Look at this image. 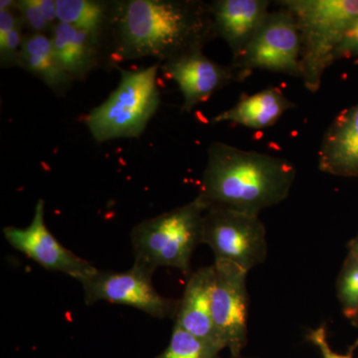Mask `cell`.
Returning a JSON list of instances; mask_svg holds the SVG:
<instances>
[{
    "label": "cell",
    "mask_w": 358,
    "mask_h": 358,
    "mask_svg": "<svg viewBox=\"0 0 358 358\" xmlns=\"http://www.w3.org/2000/svg\"><path fill=\"white\" fill-rule=\"evenodd\" d=\"M296 171L288 159L212 143L199 196L208 208L260 215L288 199Z\"/></svg>",
    "instance_id": "cell-2"
},
{
    "label": "cell",
    "mask_w": 358,
    "mask_h": 358,
    "mask_svg": "<svg viewBox=\"0 0 358 358\" xmlns=\"http://www.w3.org/2000/svg\"><path fill=\"white\" fill-rule=\"evenodd\" d=\"M319 169L331 176L358 178V103L343 110L327 129Z\"/></svg>",
    "instance_id": "cell-14"
},
{
    "label": "cell",
    "mask_w": 358,
    "mask_h": 358,
    "mask_svg": "<svg viewBox=\"0 0 358 358\" xmlns=\"http://www.w3.org/2000/svg\"><path fill=\"white\" fill-rule=\"evenodd\" d=\"M150 271L134 265L126 272L100 271L82 280L84 300L91 306L98 301L120 303L143 310L150 317H176L179 301L166 298L155 289Z\"/></svg>",
    "instance_id": "cell-8"
},
{
    "label": "cell",
    "mask_w": 358,
    "mask_h": 358,
    "mask_svg": "<svg viewBox=\"0 0 358 358\" xmlns=\"http://www.w3.org/2000/svg\"><path fill=\"white\" fill-rule=\"evenodd\" d=\"M267 0H217L209 6L216 35L225 40L237 58L263 25Z\"/></svg>",
    "instance_id": "cell-12"
},
{
    "label": "cell",
    "mask_w": 358,
    "mask_h": 358,
    "mask_svg": "<svg viewBox=\"0 0 358 358\" xmlns=\"http://www.w3.org/2000/svg\"><path fill=\"white\" fill-rule=\"evenodd\" d=\"M166 76L178 84L183 96L182 110L190 112L233 81L244 80L233 66L218 64L195 48L166 61L162 66Z\"/></svg>",
    "instance_id": "cell-11"
},
{
    "label": "cell",
    "mask_w": 358,
    "mask_h": 358,
    "mask_svg": "<svg viewBox=\"0 0 358 358\" xmlns=\"http://www.w3.org/2000/svg\"><path fill=\"white\" fill-rule=\"evenodd\" d=\"M16 9L21 13V20L29 26L35 33H43L49 29L52 25L45 20L35 0H20L16 1Z\"/></svg>",
    "instance_id": "cell-22"
},
{
    "label": "cell",
    "mask_w": 358,
    "mask_h": 358,
    "mask_svg": "<svg viewBox=\"0 0 358 358\" xmlns=\"http://www.w3.org/2000/svg\"><path fill=\"white\" fill-rule=\"evenodd\" d=\"M221 352L217 346L195 338L174 324L169 345L155 358H221Z\"/></svg>",
    "instance_id": "cell-19"
},
{
    "label": "cell",
    "mask_w": 358,
    "mask_h": 358,
    "mask_svg": "<svg viewBox=\"0 0 358 358\" xmlns=\"http://www.w3.org/2000/svg\"><path fill=\"white\" fill-rule=\"evenodd\" d=\"M213 266L211 310L214 326L225 348L229 350L230 357H241L248 341L249 272L227 261H214Z\"/></svg>",
    "instance_id": "cell-9"
},
{
    "label": "cell",
    "mask_w": 358,
    "mask_h": 358,
    "mask_svg": "<svg viewBox=\"0 0 358 358\" xmlns=\"http://www.w3.org/2000/svg\"><path fill=\"white\" fill-rule=\"evenodd\" d=\"M358 39V18L355 22L352 23V25L348 28V31H346L345 36H343V40H341V43H348V42L355 41V40Z\"/></svg>",
    "instance_id": "cell-26"
},
{
    "label": "cell",
    "mask_w": 358,
    "mask_h": 358,
    "mask_svg": "<svg viewBox=\"0 0 358 358\" xmlns=\"http://www.w3.org/2000/svg\"><path fill=\"white\" fill-rule=\"evenodd\" d=\"M20 66L55 91L72 81L59 64L52 39L43 33H34L23 38Z\"/></svg>",
    "instance_id": "cell-17"
},
{
    "label": "cell",
    "mask_w": 358,
    "mask_h": 358,
    "mask_svg": "<svg viewBox=\"0 0 358 358\" xmlns=\"http://www.w3.org/2000/svg\"><path fill=\"white\" fill-rule=\"evenodd\" d=\"M300 32L293 14L282 8L268 13L244 51L233 59V67L249 76L253 70L301 77Z\"/></svg>",
    "instance_id": "cell-7"
},
{
    "label": "cell",
    "mask_w": 358,
    "mask_h": 358,
    "mask_svg": "<svg viewBox=\"0 0 358 358\" xmlns=\"http://www.w3.org/2000/svg\"><path fill=\"white\" fill-rule=\"evenodd\" d=\"M336 292L343 313L352 320L358 313V261L350 254L339 272Z\"/></svg>",
    "instance_id": "cell-20"
},
{
    "label": "cell",
    "mask_w": 358,
    "mask_h": 358,
    "mask_svg": "<svg viewBox=\"0 0 358 358\" xmlns=\"http://www.w3.org/2000/svg\"><path fill=\"white\" fill-rule=\"evenodd\" d=\"M115 56L122 61L169 60L203 48L216 35L209 6L174 0H129L114 15Z\"/></svg>",
    "instance_id": "cell-1"
},
{
    "label": "cell",
    "mask_w": 358,
    "mask_h": 358,
    "mask_svg": "<svg viewBox=\"0 0 358 358\" xmlns=\"http://www.w3.org/2000/svg\"><path fill=\"white\" fill-rule=\"evenodd\" d=\"M214 266L199 268L186 284L185 293L179 301L174 324L182 327L195 338L225 350L223 341L214 326L211 310Z\"/></svg>",
    "instance_id": "cell-13"
},
{
    "label": "cell",
    "mask_w": 358,
    "mask_h": 358,
    "mask_svg": "<svg viewBox=\"0 0 358 358\" xmlns=\"http://www.w3.org/2000/svg\"><path fill=\"white\" fill-rule=\"evenodd\" d=\"M294 107L281 90H263L253 95H242L236 105L212 120L213 124L232 122L249 129L268 128Z\"/></svg>",
    "instance_id": "cell-15"
},
{
    "label": "cell",
    "mask_w": 358,
    "mask_h": 358,
    "mask_svg": "<svg viewBox=\"0 0 358 358\" xmlns=\"http://www.w3.org/2000/svg\"><path fill=\"white\" fill-rule=\"evenodd\" d=\"M58 22L91 35L96 41L107 18L105 4L93 0H56Z\"/></svg>",
    "instance_id": "cell-18"
},
{
    "label": "cell",
    "mask_w": 358,
    "mask_h": 358,
    "mask_svg": "<svg viewBox=\"0 0 358 358\" xmlns=\"http://www.w3.org/2000/svg\"><path fill=\"white\" fill-rule=\"evenodd\" d=\"M35 3L38 6L40 11L43 14L45 20L48 21L49 24H57V4H56V0H35Z\"/></svg>",
    "instance_id": "cell-25"
},
{
    "label": "cell",
    "mask_w": 358,
    "mask_h": 358,
    "mask_svg": "<svg viewBox=\"0 0 358 358\" xmlns=\"http://www.w3.org/2000/svg\"><path fill=\"white\" fill-rule=\"evenodd\" d=\"M20 21V18L16 17L13 10L0 11V44L6 41L9 33L13 31Z\"/></svg>",
    "instance_id": "cell-24"
},
{
    "label": "cell",
    "mask_w": 358,
    "mask_h": 358,
    "mask_svg": "<svg viewBox=\"0 0 358 358\" xmlns=\"http://www.w3.org/2000/svg\"><path fill=\"white\" fill-rule=\"evenodd\" d=\"M159 63L136 71L120 69L121 81L84 122L96 143L138 138L159 110Z\"/></svg>",
    "instance_id": "cell-5"
},
{
    "label": "cell",
    "mask_w": 358,
    "mask_h": 358,
    "mask_svg": "<svg viewBox=\"0 0 358 358\" xmlns=\"http://www.w3.org/2000/svg\"><path fill=\"white\" fill-rule=\"evenodd\" d=\"M51 39L59 64L71 79H84L95 67L98 41L88 33L58 22Z\"/></svg>",
    "instance_id": "cell-16"
},
{
    "label": "cell",
    "mask_w": 358,
    "mask_h": 358,
    "mask_svg": "<svg viewBox=\"0 0 358 358\" xmlns=\"http://www.w3.org/2000/svg\"><path fill=\"white\" fill-rule=\"evenodd\" d=\"M300 32L301 77L306 88L317 93L327 68L348 28L358 18V0H284Z\"/></svg>",
    "instance_id": "cell-4"
},
{
    "label": "cell",
    "mask_w": 358,
    "mask_h": 358,
    "mask_svg": "<svg viewBox=\"0 0 358 358\" xmlns=\"http://www.w3.org/2000/svg\"><path fill=\"white\" fill-rule=\"evenodd\" d=\"M3 235L10 246L46 270L63 273L79 282L96 271L88 261L65 248L47 228L43 199L37 201L27 227L9 226L4 228Z\"/></svg>",
    "instance_id": "cell-10"
},
{
    "label": "cell",
    "mask_w": 358,
    "mask_h": 358,
    "mask_svg": "<svg viewBox=\"0 0 358 358\" xmlns=\"http://www.w3.org/2000/svg\"><path fill=\"white\" fill-rule=\"evenodd\" d=\"M202 244L215 261H227L250 272L268 256L267 231L259 215L224 208L205 212Z\"/></svg>",
    "instance_id": "cell-6"
},
{
    "label": "cell",
    "mask_w": 358,
    "mask_h": 358,
    "mask_svg": "<svg viewBox=\"0 0 358 358\" xmlns=\"http://www.w3.org/2000/svg\"><path fill=\"white\" fill-rule=\"evenodd\" d=\"M21 31H22V20L13 31L9 33L6 41L0 44V58H1L2 66H20V54L23 38H24Z\"/></svg>",
    "instance_id": "cell-21"
},
{
    "label": "cell",
    "mask_w": 358,
    "mask_h": 358,
    "mask_svg": "<svg viewBox=\"0 0 358 358\" xmlns=\"http://www.w3.org/2000/svg\"><path fill=\"white\" fill-rule=\"evenodd\" d=\"M352 324H355V327H358V313L355 315V317L352 320Z\"/></svg>",
    "instance_id": "cell-29"
},
{
    "label": "cell",
    "mask_w": 358,
    "mask_h": 358,
    "mask_svg": "<svg viewBox=\"0 0 358 358\" xmlns=\"http://www.w3.org/2000/svg\"><path fill=\"white\" fill-rule=\"evenodd\" d=\"M348 249H350L348 254L352 255L355 260L358 261V236L355 237V239L350 242V245H348Z\"/></svg>",
    "instance_id": "cell-27"
},
{
    "label": "cell",
    "mask_w": 358,
    "mask_h": 358,
    "mask_svg": "<svg viewBox=\"0 0 358 358\" xmlns=\"http://www.w3.org/2000/svg\"><path fill=\"white\" fill-rule=\"evenodd\" d=\"M206 210L196 196L189 203L138 223L131 234L134 265L150 273L169 267L189 274L193 252L202 244Z\"/></svg>",
    "instance_id": "cell-3"
},
{
    "label": "cell",
    "mask_w": 358,
    "mask_h": 358,
    "mask_svg": "<svg viewBox=\"0 0 358 358\" xmlns=\"http://www.w3.org/2000/svg\"><path fill=\"white\" fill-rule=\"evenodd\" d=\"M230 358H256V357H242V355H241V357H230Z\"/></svg>",
    "instance_id": "cell-30"
},
{
    "label": "cell",
    "mask_w": 358,
    "mask_h": 358,
    "mask_svg": "<svg viewBox=\"0 0 358 358\" xmlns=\"http://www.w3.org/2000/svg\"><path fill=\"white\" fill-rule=\"evenodd\" d=\"M307 341L319 348L322 358H353L352 353L348 355H339L331 350L327 338L326 324H320L315 329H310L307 334Z\"/></svg>",
    "instance_id": "cell-23"
},
{
    "label": "cell",
    "mask_w": 358,
    "mask_h": 358,
    "mask_svg": "<svg viewBox=\"0 0 358 358\" xmlns=\"http://www.w3.org/2000/svg\"><path fill=\"white\" fill-rule=\"evenodd\" d=\"M16 8V1L13 0H1L0 1V11H10Z\"/></svg>",
    "instance_id": "cell-28"
}]
</instances>
